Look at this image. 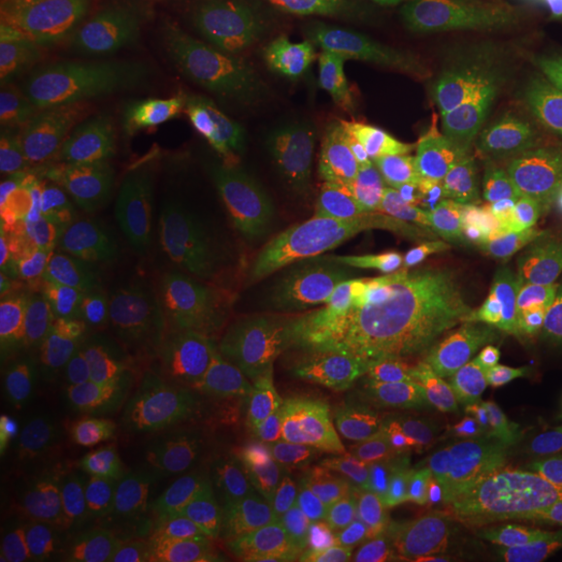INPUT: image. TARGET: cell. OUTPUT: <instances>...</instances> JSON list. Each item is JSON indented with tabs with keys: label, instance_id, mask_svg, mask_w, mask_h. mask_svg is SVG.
<instances>
[{
	"label": "cell",
	"instance_id": "11",
	"mask_svg": "<svg viewBox=\"0 0 562 562\" xmlns=\"http://www.w3.org/2000/svg\"><path fill=\"white\" fill-rule=\"evenodd\" d=\"M99 352L120 364L162 419L188 425L220 396L229 341L215 322L125 327Z\"/></svg>",
	"mask_w": 562,
	"mask_h": 562
},
{
	"label": "cell",
	"instance_id": "10",
	"mask_svg": "<svg viewBox=\"0 0 562 562\" xmlns=\"http://www.w3.org/2000/svg\"><path fill=\"white\" fill-rule=\"evenodd\" d=\"M369 222L390 259L452 323L469 331L490 301L492 269L482 250L454 234L429 204L404 192L371 190Z\"/></svg>",
	"mask_w": 562,
	"mask_h": 562
},
{
	"label": "cell",
	"instance_id": "6",
	"mask_svg": "<svg viewBox=\"0 0 562 562\" xmlns=\"http://www.w3.org/2000/svg\"><path fill=\"white\" fill-rule=\"evenodd\" d=\"M387 46L425 92L475 109L521 78L529 46L519 27L475 0H411L387 27Z\"/></svg>",
	"mask_w": 562,
	"mask_h": 562
},
{
	"label": "cell",
	"instance_id": "16",
	"mask_svg": "<svg viewBox=\"0 0 562 562\" xmlns=\"http://www.w3.org/2000/svg\"><path fill=\"white\" fill-rule=\"evenodd\" d=\"M78 220L46 180L23 167L2 171L0 246L4 257H48Z\"/></svg>",
	"mask_w": 562,
	"mask_h": 562
},
{
	"label": "cell",
	"instance_id": "29",
	"mask_svg": "<svg viewBox=\"0 0 562 562\" xmlns=\"http://www.w3.org/2000/svg\"><path fill=\"white\" fill-rule=\"evenodd\" d=\"M542 9H546L548 13L557 15L559 20H562V0H536Z\"/></svg>",
	"mask_w": 562,
	"mask_h": 562
},
{
	"label": "cell",
	"instance_id": "25",
	"mask_svg": "<svg viewBox=\"0 0 562 562\" xmlns=\"http://www.w3.org/2000/svg\"><path fill=\"white\" fill-rule=\"evenodd\" d=\"M531 290L546 327L562 352V248L540 265Z\"/></svg>",
	"mask_w": 562,
	"mask_h": 562
},
{
	"label": "cell",
	"instance_id": "1",
	"mask_svg": "<svg viewBox=\"0 0 562 562\" xmlns=\"http://www.w3.org/2000/svg\"><path fill=\"white\" fill-rule=\"evenodd\" d=\"M299 150L296 132L276 121L115 123L65 142L44 180L76 217H90L265 180Z\"/></svg>",
	"mask_w": 562,
	"mask_h": 562
},
{
	"label": "cell",
	"instance_id": "27",
	"mask_svg": "<svg viewBox=\"0 0 562 562\" xmlns=\"http://www.w3.org/2000/svg\"><path fill=\"white\" fill-rule=\"evenodd\" d=\"M323 562H392L387 557H383L380 552L371 550V548H364V546H352V543H346V546H336L331 548Z\"/></svg>",
	"mask_w": 562,
	"mask_h": 562
},
{
	"label": "cell",
	"instance_id": "18",
	"mask_svg": "<svg viewBox=\"0 0 562 562\" xmlns=\"http://www.w3.org/2000/svg\"><path fill=\"white\" fill-rule=\"evenodd\" d=\"M13 464L42 471L67 498L106 501L117 487L125 462L113 448L83 431L67 446L38 443Z\"/></svg>",
	"mask_w": 562,
	"mask_h": 562
},
{
	"label": "cell",
	"instance_id": "28",
	"mask_svg": "<svg viewBox=\"0 0 562 562\" xmlns=\"http://www.w3.org/2000/svg\"><path fill=\"white\" fill-rule=\"evenodd\" d=\"M4 2L20 4V7H30V9H48V7L71 4V2H80V0H4Z\"/></svg>",
	"mask_w": 562,
	"mask_h": 562
},
{
	"label": "cell",
	"instance_id": "3",
	"mask_svg": "<svg viewBox=\"0 0 562 562\" xmlns=\"http://www.w3.org/2000/svg\"><path fill=\"white\" fill-rule=\"evenodd\" d=\"M319 483L331 510L364 540L401 559H422L434 548V496L401 443L359 406L338 404L325 417Z\"/></svg>",
	"mask_w": 562,
	"mask_h": 562
},
{
	"label": "cell",
	"instance_id": "8",
	"mask_svg": "<svg viewBox=\"0 0 562 562\" xmlns=\"http://www.w3.org/2000/svg\"><path fill=\"white\" fill-rule=\"evenodd\" d=\"M308 340L299 323L255 344L232 402V438L265 494L290 506L304 475Z\"/></svg>",
	"mask_w": 562,
	"mask_h": 562
},
{
	"label": "cell",
	"instance_id": "19",
	"mask_svg": "<svg viewBox=\"0 0 562 562\" xmlns=\"http://www.w3.org/2000/svg\"><path fill=\"white\" fill-rule=\"evenodd\" d=\"M83 431L106 443L123 462L148 440L150 422L132 387L111 371L88 369L83 382Z\"/></svg>",
	"mask_w": 562,
	"mask_h": 562
},
{
	"label": "cell",
	"instance_id": "22",
	"mask_svg": "<svg viewBox=\"0 0 562 562\" xmlns=\"http://www.w3.org/2000/svg\"><path fill=\"white\" fill-rule=\"evenodd\" d=\"M562 540V467L538 483L515 508L504 527L501 554L506 562L521 561Z\"/></svg>",
	"mask_w": 562,
	"mask_h": 562
},
{
	"label": "cell",
	"instance_id": "15",
	"mask_svg": "<svg viewBox=\"0 0 562 562\" xmlns=\"http://www.w3.org/2000/svg\"><path fill=\"white\" fill-rule=\"evenodd\" d=\"M371 190L359 188L336 199H294L259 206L248 223V257L255 269L311 255L350 236L369 222Z\"/></svg>",
	"mask_w": 562,
	"mask_h": 562
},
{
	"label": "cell",
	"instance_id": "7",
	"mask_svg": "<svg viewBox=\"0 0 562 562\" xmlns=\"http://www.w3.org/2000/svg\"><path fill=\"white\" fill-rule=\"evenodd\" d=\"M290 27L262 7L227 9L171 44L142 92L167 109L204 113L261 92L280 74Z\"/></svg>",
	"mask_w": 562,
	"mask_h": 562
},
{
	"label": "cell",
	"instance_id": "32",
	"mask_svg": "<svg viewBox=\"0 0 562 562\" xmlns=\"http://www.w3.org/2000/svg\"><path fill=\"white\" fill-rule=\"evenodd\" d=\"M86 562H88V561H86Z\"/></svg>",
	"mask_w": 562,
	"mask_h": 562
},
{
	"label": "cell",
	"instance_id": "23",
	"mask_svg": "<svg viewBox=\"0 0 562 562\" xmlns=\"http://www.w3.org/2000/svg\"><path fill=\"white\" fill-rule=\"evenodd\" d=\"M106 501L71 498L48 508L36 519L38 554L48 562L86 561Z\"/></svg>",
	"mask_w": 562,
	"mask_h": 562
},
{
	"label": "cell",
	"instance_id": "14",
	"mask_svg": "<svg viewBox=\"0 0 562 562\" xmlns=\"http://www.w3.org/2000/svg\"><path fill=\"white\" fill-rule=\"evenodd\" d=\"M81 92L20 50H0V162L23 167L81 115Z\"/></svg>",
	"mask_w": 562,
	"mask_h": 562
},
{
	"label": "cell",
	"instance_id": "2",
	"mask_svg": "<svg viewBox=\"0 0 562 562\" xmlns=\"http://www.w3.org/2000/svg\"><path fill=\"white\" fill-rule=\"evenodd\" d=\"M327 83L355 136L440 199L503 213L531 196V167L503 130L473 109L392 80L346 48L329 57Z\"/></svg>",
	"mask_w": 562,
	"mask_h": 562
},
{
	"label": "cell",
	"instance_id": "20",
	"mask_svg": "<svg viewBox=\"0 0 562 562\" xmlns=\"http://www.w3.org/2000/svg\"><path fill=\"white\" fill-rule=\"evenodd\" d=\"M60 327L44 292L42 267L32 259L4 257L0 276V341L4 348L50 344Z\"/></svg>",
	"mask_w": 562,
	"mask_h": 562
},
{
	"label": "cell",
	"instance_id": "17",
	"mask_svg": "<svg viewBox=\"0 0 562 562\" xmlns=\"http://www.w3.org/2000/svg\"><path fill=\"white\" fill-rule=\"evenodd\" d=\"M86 561L199 562V554L181 525L127 504L104 508L86 550Z\"/></svg>",
	"mask_w": 562,
	"mask_h": 562
},
{
	"label": "cell",
	"instance_id": "31",
	"mask_svg": "<svg viewBox=\"0 0 562 562\" xmlns=\"http://www.w3.org/2000/svg\"><path fill=\"white\" fill-rule=\"evenodd\" d=\"M557 562H562V557H559V561H557Z\"/></svg>",
	"mask_w": 562,
	"mask_h": 562
},
{
	"label": "cell",
	"instance_id": "26",
	"mask_svg": "<svg viewBox=\"0 0 562 562\" xmlns=\"http://www.w3.org/2000/svg\"><path fill=\"white\" fill-rule=\"evenodd\" d=\"M527 115L542 140L562 148V71L533 90Z\"/></svg>",
	"mask_w": 562,
	"mask_h": 562
},
{
	"label": "cell",
	"instance_id": "9",
	"mask_svg": "<svg viewBox=\"0 0 562 562\" xmlns=\"http://www.w3.org/2000/svg\"><path fill=\"white\" fill-rule=\"evenodd\" d=\"M173 222L169 204L80 217L42 265L60 329H81L115 311L127 283Z\"/></svg>",
	"mask_w": 562,
	"mask_h": 562
},
{
	"label": "cell",
	"instance_id": "13",
	"mask_svg": "<svg viewBox=\"0 0 562 562\" xmlns=\"http://www.w3.org/2000/svg\"><path fill=\"white\" fill-rule=\"evenodd\" d=\"M115 492L123 503L181 527L220 525L236 510L225 471L183 440L144 443L123 464Z\"/></svg>",
	"mask_w": 562,
	"mask_h": 562
},
{
	"label": "cell",
	"instance_id": "4",
	"mask_svg": "<svg viewBox=\"0 0 562 562\" xmlns=\"http://www.w3.org/2000/svg\"><path fill=\"white\" fill-rule=\"evenodd\" d=\"M422 350L475 462L494 477L531 469L542 452L548 413L521 369L462 329L425 331Z\"/></svg>",
	"mask_w": 562,
	"mask_h": 562
},
{
	"label": "cell",
	"instance_id": "24",
	"mask_svg": "<svg viewBox=\"0 0 562 562\" xmlns=\"http://www.w3.org/2000/svg\"><path fill=\"white\" fill-rule=\"evenodd\" d=\"M0 536L2 546L20 554L21 559L38 554L36 522L21 504L13 464L4 457L0 464Z\"/></svg>",
	"mask_w": 562,
	"mask_h": 562
},
{
	"label": "cell",
	"instance_id": "5",
	"mask_svg": "<svg viewBox=\"0 0 562 562\" xmlns=\"http://www.w3.org/2000/svg\"><path fill=\"white\" fill-rule=\"evenodd\" d=\"M183 0H80L30 9L2 4V46L20 50L81 94L138 71L180 15Z\"/></svg>",
	"mask_w": 562,
	"mask_h": 562
},
{
	"label": "cell",
	"instance_id": "21",
	"mask_svg": "<svg viewBox=\"0 0 562 562\" xmlns=\"http://www.w3.org/2000/svg\"><path fill=\"white\" fill-rule=\"evenodd\" d=\"M60 415L63 387L59 375L46 362L41 373L25 383L13 402L0 411L2 457L11 462L20 461L38 443L50 442Z\"/></svg>",
	"mask_w": 562,
	"mask_h": 562
},
{
	"label": "cell",
	"instance_id": "12",
	"mask_svg": "<svg viewBox=\"0 0 562 562\" xmlns=\"http://www.w3.org/2000/svg\"><path fill=\"white\" fill-rule=\"evenodd\" d=\"M232 301V261L222 236L199 229L150 252L115 313L125 327L215 322Z\"/></svg>",
	"mask_w": 562,
	"mask_h": 562
},
{
	"label": "cell",
	"instance_id": "30",
	"mask_svg": "<svg viewBox=\"0 0 562 562\" xmlns=\"http://www.w3.org/2000/svg\"><path fill=\"white\" fill-rule=\"evenodd\" d=\"M0 562H23L20 554H15L13 550H9L7 546L0 548Z\"/></svg>",
	"mask_w": 562,
	"mask_h": 562
}]
</instances>
